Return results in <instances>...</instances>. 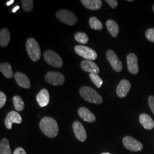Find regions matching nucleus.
Masks as SVG:
<instances>
[{
    "label": "nucleus",
    "instance_id": "1",
    "mask_svg": "<svg viewBox=\"0 0 154 154\" xmlns=\"http://www.w3.org/2000/svg\"><path fill=\"white\" fill-rule=\"evenodd\" d=\"M39 127L46 136L55 138L59 132V127L55 119L49 116H45L40 121Z\"/></svg>",
    "mask_w": 154,
    "mask_h": 154
},
{
    "label": "nucleus",
    "instance_id": "2",
    "mask_svg": "<svg viewBox=\"0 0 154 154\" xmlns=\"http://www.w3.org/2000/svg\"><path fill=\"white\" fill-rule=\"evenodd\" d=\"M79 93L83 99L90 103L100 105L103 102L100 95L91 88L83 86L79 89Z\"/></svg>",
    "mask_w": 154,
    "mask_h": 154
},
{
    "label": "nucleus",
    "instance_id": "3",
    "mask_svg": "<svg viewBox=\"0 0 154 154\" xmlns=\"http://www.w3.org/2000/svg\"><path fill=\"white\" fill-rule=\"evenodd\" d=\"M26 50L30 59L34 62H37L41 58V49L38 42L35 39H28L26 44Z\"/></svg>",
    "mask_w": 154,
    "mask_h": 154
},
{
    "label": "nucleus",
    "instance_id": "4",
    "mask_svg": "<svg viewBox=\"0 0 154 154\" xmlns=\"http://www.w3.org/2000/svg\"><path fill=\"white\" fill-rule=\"evenodd\" d=\"M57 18L60 21L68 25H74L77 22V17L72 11L62 9L56 13Z\"/></svg>",
    "mask_w": 154,
    "mask_h": 154
},
{
    "label": "nucleus",
    "instance_id": "5",
    "mask_svg": "<svg viewBox=\"0 0 154 154\" xmlns=\"http://www.w3.org/2000/svg\"><path fill=\"white\" fill-rule=\"evenodd\" d=\"M45 60L48 64L54 67L60 68L63 66V61L61 57L53 50H47L44 54Z\"/></svg>",
    "mask_w": 154,
    "mask_h": 154
},
{
    "label": "nucleus",
    "instance_id": "6",
    "mask_svg": "<svg viewBox=\"0 0 154 154\" xmlns=\"http://www.w3.org/2000/svg\"><path fill=\"white\" fill-rule=\"evenodd\" d=\"M74 50L77 54L89 61H93L97 59V54L94 50L82 45H77Z\"/></svg>",
    "mask_w": 154,
    "mask_h": 154
},
{
    "label": "nucleus",
    "instance_id": "7",
    "mask_svg": "<svg viewBox=\"0 0 154 154\" xmlns=\"http://www.w3.org/2000/svg\"><path fill=\"white\" fill-rule=\"evenodd\" d=\"M45 80L54 86L62 85L65 82L64 75L59 72H49L45 75Z\"/></svg>",
    "mask_w": 154,
    "mask_h": 154
},
{
    "label": "nucleus",
    "instance_id": "8",
    "mask_svg": "<svg viewBox=\"0 0 154 154\" xmlns=\"http://www.w3.org/2000/svg\"><path fill=\"white\" fill-rule=\"evenodd\" d=\"M123 143L126 149L132 151L138 152L143 149V144L130 136H126L123 138Z\"/></svg>",
    "mask_w": 154,
    "mask_h": 154
},
{
    "label": "nucleus",
    "instance_id": "9",
    "mask_svg": "<svg viewBox=\"0 0 154 154\" xmlns=\"http://www.w3.org/2000/svg\"><path fill=\"white\" fill-rule=\"evenodd\" d=\"M106 57L114 71L121 72L123 69L122 63L113 50H109L106 53Z\"/></svg>",
    "mask_w": 154,
    "mask_h": 154
},
{
    "label": "nucleus",
    "instance_id": "10",
    "mask_svg": "<svg viewBox=\"0 0 154 154\" xmlns=\"http://www.w3.org/2000/svg\"><path fill=\"white\" fill-rule=\"evenodd\" d=\"M22 121L21 115L16 111H12L9 112L6 117L5 120V127L8 130H11L13 123L21 124Z\"/></svg>",
    "mask_w": 154,
    "mask_h": 154
},
{
    "label": "nucleus",
    "instance_id": "11",
    "mask_svg": "<svg viewBox=\"0 0 154 154\" xmlns=\"http://www.w3.org/2000/svg\"><path fill=\"white\" fill-rule=\"evenodd\" d=\"M72 129L77 139L81 142H85L87 139V134L85 128L80 122H74L72 124Z\"/></svg>",
    "mask_w": 154,
    "mask_h": 154
},
{
    "label": "nucleus",
    "instance_id": "12",
    "mask_svg": "<svg viewBox=\"0 0 154 154\" xmlns=\"http://www.w3.org/2000/svg\"><path fill=\"white\" fill-rule=\"evenodd\" d=\"M127 68L130 72L132 74H137L139 72L138 57L134 53H130L127 56Z\"/></svg>",
    "mask_w": 154,
    "mask_h": 154
},
{
    "label": "nucleus",
    "instance_id": "13",
    "mask_svg": "<svg viewBox=\"0 0 154 154\" xmlns=\"http://www.w3.org/2000/svg\"><path fill=\"white\" fill-rule=\"evenodd\" d=\"M131 88V83L126 79H123L119 82L116 88V94L119 98L126 97Z\"/></svg>",
    "mask_w": 154,
    "mask_h": 154
},
{
    "label": "nucleus",
    "instance_id": "14",
    "mask_svg": "<svg viewBox=\"0 0 154 154\" xmlns=\"http://www.w3.org/2000/svg\"><path fill=\"white\" fill-rule=\"evenodd\" d=\"M81 67L83 71L98 74L100 72L99 67L94 62L89 60H84L81 63Z\"/></svg>",
    "mask_w": 154,
    "mask_h": 154
},
{
    "label": "nucleus",
    "instance_id": "15",
    "mask_svg": "<svg viewBox=\"0 0 154 154\" xmlns=\"http://www.w3.org/2000/svg\"><path fill=\"white\" fill-rule=\"evenodd\" d=\"M14 78L18 85L23 88L28 89L31 87L30 81L25 74L21 72H17L14 75Z\"/></svg>",
    "mask_w": 154,
    "mask_h": 154
},
{
    "label": "nucleus",
    "instance_id": "16",
    "mask_svg": "<svg viewBox=\"0 0 154 154\" xmlns=\"http://www.w3.org/2000/svg\"><path fill=\"white\" fill-rule=\"evenodd\" d=\"M78 116L83 119L84 121L92 123L95 121V116L86 107H81L79 109L78 111Z\"/></svg>",
    "mask_w": 154,
    "mask_h": 154
},
{
    "label": "nucleus",
    "instance_id": "17",
    "mask_svg": "<svg viewBox=\"0 0 154 154\" xmlns=\"http://www.w3.org/2000/svg\"><path fill=\"white\" fill-rule=\"evenodd\" d=\"M36 99L40 107L46 106L49 103L50 95L48 91L45 88L41 90L37 94Z\"/></svg>",
    "mask_w": 154,
    "mask_h": 154
},
{
    "label": "nucleus",
    "instance_id": "18",
    "mask_svg": "<svg viewBox=\"0 0 154 154\" xmlns=\"http://www.w3.org/2000/svg\"><path fill=\"white\" fill-rule=\"evenodd\" d=\"M140 123L143 127L148 130H152L154 127V122L151 117L147 114H142L139 116Z\"/></svg>",
    "mask_w": 154,
    "mask_h": 154
},
{
    "label": "nucleus",
    "instance_id": "19",
    "mask_svg": "<svg viewBox=\"0 0 154 154\" xmlns=\"http://www.w3.org/2000/svg\"><path fill=\"white\" fill-rule=\"evenodd\" d=\"M81 2L85 8L91 11H98L102 5L101 0H81Z\"/></svg>",
    "mask_w": 154,
    "mask_h": 154
},
{
    "label": "nucleus",
    "instance_id": "20",
    "mask_svg": "<svg viewBox=\"0 0 154 154\" xmlns=\"http://www.w3.org/2000/svg\"><path fill=\"white\" fill-rule=\"evenodd\" d=\"M106 27L110 34L113 37H116L119 32V28L116 22L113 20H109L106 22Z\"/></svg>",
    "mask_w": 154,
    "mask_h": 154
},
{
    "label": "nucleus",
    "instance_id": "21",
    "mask_svg": "<svg viewBox=\"0 0 154 154\" xmlns=\"http://www.w3.org/2000/svg\"><path fill=\"white\" fill-rule=\"evenodd\" d=\"M11 40V34L7 29H2L0 32V45L1 47L7 46Z\"/></svg>",
    "mask_w": 154,
    "mask_h": 154
},
{
    "label": "nucleus",
    "instance_id": "22",
    "mask_svg": "<svg viewBox=\"0 0 154 154\" xmlns=\"http://www.w3.org/2000/svg\"><path fill=\"white\" fill-rule=\"evenodd\" d=\"M0 71L7 78L13 77V72L11 65L9 63H1L0 65Z\"/></svg>",
    "mask_w": 154,
    "mask_h": 154
},
{
    "label": "nucleus",
    "instance_id": "23",
    "mask_svg": "<svg viewBox=\"0 0 154 154\" xmlns=\"http://www.w3.org/2000/svg\"><path fill=\"white\" fill-rule=\"evenodd\" d=\"M0 154H11L10 143L7 138H3L1 140Z\"/></svg>",
    "mask_w": 154,
    "mask_h": 154
},
{
    "label": "nucleus",
    "instance_id": "24",
    "mask_svg": "<svg viewBox=\"0 0 154 154\" xmlns=\"http://www.w3.org/2000/svg\"><path fill=\"white\" fill-rule=\"evenodd\" d=\"M89 25L94 30H100L103 28V25L99 20L95 17H91L89 19Z\"/></svg>",
    "mask_w": 154,
    "mask_h": 154
},
{
    "label": "nucleus",
    "instance_id": "25",
    "mask_svg": "<svg viewBox=\"0 0 154 154\" xmlns=\"http://www.w3.org/2000/svg\"><path fill=\"white\" fill-rule=\"evenodd\" d=\"M13 102L15 109L17 111H21L24 109L25 105L23 101L22 100V98L16 95L13 98Z\"/></svg>",
    "mask_w": 154,
    "mask_h": 154
},
{
    "label": "nucleus",
    "instance_id": "26",
    "mask_svg": "<svg viewBox=\"0 0 154 154\" xmlns=\"http://www.w3.org/2000/svg\"><path fill=\"white\" fill-rule=\"evenodd\" d=\"M89 77L91 79V81L93 82L94 84L98 88H100L103 84V80L100 78V77L97 74H93V73H90L89 74Z\"/></svg>",
    "mask_w": 154,
    "mask_h": 154
},
{
    "label": "nucleus",
    "instance_id": "27",
    "mask_svg": "<svg viewBox=\"0 0 154 154\" xmlns=\"http://www.w3.org/2000/svg\"><path fill=\"white\" fill-rule=\"evenodd\" d=\"M75 39L77 42L82 44H85L88 42V38L85 33L78 32L75 34Z\"/></svg>",
    "mask_w": 154,
    "mask_h": 154
},
{
    "label": "nucleus",
    "instance_id": "28",
    "mask_svg": "<svg viewBox=\"0 0 154 154\" xmlns=\"http://www.w3.org/2000/svg\"><path fill=\"white\" fill-rule=\"evenodd\" d=\"M22 8L26 12H30L33 10L34 2L32 0H22Z\"/></svg>",
    "mask_w": 154,
    "mask_h": 154
},
{
    "label": "nucleus",
    "instance_id": "29",
    "mask_svg": "<svg viewBox=\"0 0 154 154\" xmlns=\"http://www.w3.org/2000/svg\"><path fill=\"white\" fill-rule=\"evenodd\" d=\"M145 35L149 41L154 42V28H150L147 30Z\"/></svg>",
    "mask_w": 154,
    "mask_h": 154
},
{
    "label": "nucleus",
    "instance_id": "30",
    "mask_svg": "<svg viewBox=\"0 0 154 154\" xmlns=\"http://www.w3.org/2000/svg\"><path fill=\"white\" fill-rule=\"evenodd\" d=\"M6 101V96L2 91L0 92V109L2 108L5 105Z\"/></svg>",
    "mask_w": 154,
    "mask_h": 154
},
{
    "label": "nucleus",
    "instance_id": "31",
    "mask_svg": "<svg viewBox=\"0 0 154 154\" xmlns=\"http://www.w3.org/2000/svg\"><path fill=\"white\" fill-rule=\"evenodd\" d=\"M148 102L150 109L154 114V96L151 95L149 97Z\"/></svg>",
    "mask_w": 154,
    "mask_h": 154
},
{
    "label": "nucleus",
    "instance_id": "32",
    "mask_svg": "<svg viewBox=\"0 0 154 154\" xmlns=\"http://www.w3.org/2000/svg\"><path fill=\"white\" fill-rule=\"evenodd\" d=\"M112 9H115L118 5V1L116 0H106L105 1Z\"/></svg>",
    "mask_w": 154,
    "mask_h": 154
},
{
    "label": "nucleus",
    "instance_id": "33",
    "mask_svg": "<svg viewBox=\"0 0 154 154\" xmlns=\"http://www.w3.org/2000/svg\"><path fill=\"white\" fill-rule=\"evenodd\" d=\"M13 154H26L25 149L21 147H18L15 149Z\"/></svg>",
    "mask_w": 154,
    "mask_h": 154
},
{
    "label": "nucleus",
    "instance_id": "34",
    "mask_svg": "<svg viewBox=\"0 0 154 154\" xmlns=\"http://www.w3.org/2000/svg\"><path fill=\"white\" fill-rule=\"evenodd\" d=\"M19 9H20V6H17L14 7V8L13 9L12 11H13V13H16Z\"/></svg>",
    "mask_w": 154,
    "mask_h": 154
},
{
    "label": "nucleus",
    "instance_id": "35",
    "mask_svg": "<svg viewBox=\"0 0 154 154\" xmlns=\"http://www.w3.org/2000/svg\"><path fill=\"white\" fill-rule=\"evenodd\" d=\"M14 2V0H10V1H8V2H6V5L8 6H10L12 4H13Z\"/></svg>",
    "mask_w": 154,
    "mask_h": 154
},
{
    "label": "nucleus",
    "instance_id": "36",
    "mask_svg": "<svg viewBox=\"0 0 154 154\" xmlns=\"http://www.w3.org/2000/svg\"><path fill=\"white\" fill-rule=\"evenodd\" d=\"M101 154H111L110 153H109V152H103V153H102Z\"/></svg>",
    "mask_w": 154,
    "mask_h": 154
},
{
    "label": "nucleus",
    "instance_id": "37",
    "mask_svg": "<svg viewBox=\"0 0 154 154\" xmlns=\"http://www.w3.org/2000/svg\"><path fill=\"white\" fill-rule=\"evenodd\" d=\"M127 1H130V2H131V1H134L133 0H128Z\"/></svg>",
    "mask_w": 154,
    "mask_h": 154
},
{
    "label": "nucleus",
    "instance_id": "38",
    "mask_svg": "<svg viewBox=\"0 0 154 154\" xmlns=\"http://www.w3.org/2000/svg\"><path fill=\"white\" fill-rule=\"evenodd\" d=\"M152 8H153V11H154V5H153V7H152Z\"/></svg>",
    "mask_w": 154,
    "mask_h": 154
}]
</instances>
